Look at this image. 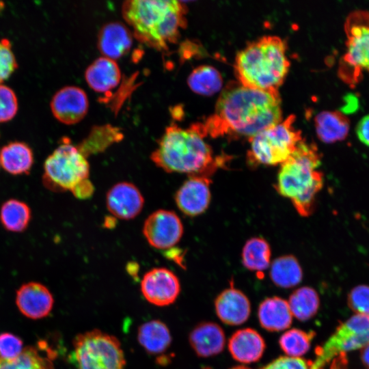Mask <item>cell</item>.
I'll list each match as a JSON object with an SVG mask.
<instances>
[{
	"label": "cell",
	"instance_id": "1",
	"mask_svg": "<svg viewBox=\"0 0 369 369\" xmlns=\"http://www.w3.org/2000/svg\"><path fill=\"white\" fill-rule=\"evenodd\" d=\"M282 118L278 90L254 89L232 81L222 90L214 113L202 126L206 136L250 139Z\"/></svg>",
	"mask_w": 369,
	"mask_h": 369
},
{
	"label": "cell",
	"instance_id": "2",
	"mask_svg": "<svg viewBox=\"0 0 369 369\" xmlns=\"http://www.w3.org/2000/svg\"><path fill=\"white\" fill-rule=\"evenodd\" d=\"M202 124L183 128L167 126L151 154L153 163L168 173H186L209 177L219 166L221 159L214 158Z\"/></svg>",
	"mask_w": 369,
	"mask_h": 369
},
{
	"label": "cell",
	"instance_id": "3",
	"mask_svg": "<svg viewBox=\"0 0 369 369\" xmlns=\"http://www.w3.org/2000/svg\"><path fill=\"white\" fill-rule=\"evenodd\" d=\"M122 13L133 35L159 50L174 43L186 26V8L176 0H129L123 3Z\"/></svg>",
	"mask_w": 369,
	"mask_h": 369
},
{
	"label": "cell",
	"instance_id": "4",
	"mask_svg": "<svg viewBox=\"0 0 369 369\" xmlns=\"http://www.w3.org/2000/svg\"><path fill=\"white\" fill-rule=\"evenodd\" d=\"M320 154L314 144L301 139L290 157L281 164L275 189L289 198L303 217L310 215L317 193L323 185V173L317 170Z\"/></svg>",
	"mask_w": 369,
	"mask_h": 369
},
{
	"label": "cell",
	"instance_id": "5",
	"mask_svg": "<svg viewBox=\"0 0 369 369\" xmlns=\"http://www.w3.org/2000/svg\"><path fill=\"white\" fill-rule=\"evenodd\" d=\"M286 51L285 42L275 36H265L247 44L235 58L238 82L250 88L278 90L290 66Z\"/></svg>",
	"mask_w": 369,
	"mask_h": 369
},
{
	"label": "cell",
	"instance_id": "6",
	"mask_svg": "<svg viewBox=\"0 0 369 369\" xmlns=\"http://www.w3.org/2000/svg\"><path fill=\"white\" fill-rule=\"evenodd\" d=\"M295 120V116L290 115L249 139L248 164L251 167L275 165L286 161L302 139L301 131L293 126Z\"/></svg>",
	"mask_w": 369,
	"mask_h": 369
},
{
	"label": "cell",
	"instance_id": "7",
	"mask_svg": "<svg viewBox=\"0 0 369 369\" xmlns=\"http://www.w3.org/2000/svg\"><path fill=\"white\" fill-rule=\"evenodd\" d=\"M72 346L76 369H125L121 343L112 335L93 329L78 334Z\"/></svg>",
	"mask_w": 369,
	"mask_h": 369
},
{
	"label": "cell",
	"instance_id": "8",
	"mask_svg": "<svg viewBox=\"0 0 369 369\" xmlns=\"http://www.w3.org/2000/svg\"><path fill=\"white\" fill-rule=\"evenodd\" d=\"M90 166L79 148L65 139L44 164V184L55 191H72L88 179Z\"/></svg>",
	"mask_w": 369,
	"mask_h": 369
},
{
	"label": "cell",
	"instance_id": "9",
	"mask_svg": "<svg viewBox=\"0 0 369 369\" xmlns=\"http://www.w3.org/2000/svg\"><path fill=\"white\" fill-rule=\"evenodd\" d=\"M369 344V314H355L341 323L323 345L316 350L310 369H324L334 358Z\"/></svg>",
	"mask_w": 369,
	"mask_h": 369
},
{
	"label": "cell",
	"instance_id": "10",
	"mask_svg": "<svg viewBox=\"0 0 369 369\" xmlns=\"http://www.w3.org/2000/svg\"><path fill=\"white\" fill-rule=\"evenodd\" d=\"M143 234L151 246L166 249L179 242L183 234V226L175 213L160 209L147 217L144 223Z\"/></svg>",
	"mask_w": 369,
	"mask_h": 369
},
{
	"label": "cell",
	"instance_id": "11",
	"mask_svg": "<svg viewBox=\"0 0 369 369\" xmlns=\"http://www.w3.org/2000/svg\"><path fill=\"white\" fill-rule=\"evenodd\" d=\"M141 291L144 298L156 306H166L173 303L180 291L177 276L166 268H154L144 275Z\"/></svg>",
	"mask_w": 369,
	"mask_h": 369
},
{
	"label": "cell",
	"instance_id": "12",
	"mask_svg": "<svg viewBox=\"0 0 369 369\" xmlns=\"http://www.w3.org/2000/svg\"><path fill=\"white\" fill-rule=\"evenodd\" d=\"M89 101L85 92L77 86H66L58 90L51 101L55 118L66 124H74L86 115Z\"/></svg>",
	"mask_w": 369,
	"mask_h": 369
},
{
	"label": "cell",
	"instance_id": "13",
	"mask_svg": "<svg viewBox=\"0 0 369 369\" xmlns=\"http://www.w3.org/2000/svg\"><path fill=\"white\" fill-rule=\"evenodd\" d=\"M210 182L208 176H190L175 195V202L179 210L189 217L203 213L210 202Z\"/></svg>",
	"mask_w": 369,
	"mask_h": 369
},
{
	"label": "cell",
	"instance_id": "14",
	"mask_svg": "<svg viewBox=\"0 0 369 369\" xmlns=\"http://www.w3.org/2000/svg\"><path fill=\"white\" fill-rule=\"evenodd\" d=\"M144 199L133 183L121 182L113 185L106 195L108 210L116 218L132 219L141 211Z\"/></svg>",
	"mask_w": 369,
	"mask_h": 369
},
{
	"label": "cell",
	"instance_id": "15",
	"mask_svg": "<svg viewBox=\"0 0 369 369\" xmlns=\"http://www.w3.org/2000/svg\"><path fill=\"white\" fill-rule=\"evenodd\" d=\"M16 303L26 317L40 319L51 312L54 299L50 290L43 284L31 282L22 285L16 291Z\"/></svg>",
	"mask_w": 369,
	"mask_h": 369
},
{
	"label": "cell",
	"instance_id": "16",
	"mask_svg": "<svg viewBox=\"0 0 369 369\" xmlns=\"http://www.w3.org/2000/svg\"><path fill=\"white\" fill-rule=\"evenodd\" d=\"M215 308L219 319L230 325L244 323L251 312L250 302L247 296L232 287L224 290L217 297Z\"/></svg>",
	"mask_w": 369,
	"mask_h": 369
},
{
	"label": "cell",
	"instance_id": "17",
	"mask_svg": "<svg viewBox=\"0 0 369 369\" xmlns=\"http://www.w3.org/2000/svg\"><path fill=\"white\" fill-rule=\"evenodd\" d=\"M132 44L133 33L122 23H107L99 31L98 48L103 57L115 60L126 55Z\"/></svg>",
	"mask_w": 369,
	"mask_h": 369
},
{
	"label": "cell",
	"instance_id": "18",
	"mask_svg": "<svg viewBox=\"0 0 369 369\" xmlns=\"http://www.w3.org/2000/svg\"><path fill=\"white\" fill-rule=\"evenodd\" d=\"M189 341L197 355L208 357L223 351L226 344V336L222 328L217 323L203 322L191 330Z\"/></svg>",
	"mask_w": 369,
	"mask_h": 369
},
{
	"label": "cell",
	"instance_id": "19",
	"mask_svg": "<svg viewBox=\"0 0 369 369\" xmlns=\"http://www.w3.org/2000/svg\"><path fill=\"white\" fill-rule=\"evenodd\" d=\"M228 349L232 357L241 363L258 361L265 349L263 338L256 330L242 329L234 332L229 339Z\"/></svg>",
	"mask_w": 369,
	"mask_h": 369
},
{
	"label": "cell",
	"instance_id": "20",
	"mask_svg": "<svg viewBox=\"0 0 369 369\" xmlns=\"http://www.w3.org/2000/svg\"><path fill=\"white\" fill-rule=\"evenodd\" d=\"M85 78L93 90L107 93L119 85L122 74L115 60L102 56L89 65L85 72Z\"/></svg>",
	"mask_w": 369,
	"mask_h": 369
},
{
	"label": "cell",
	"instance_id": "21",
	"mask_svg": "<svg viewBox=\"0 0 369 369\" xmlns=\"http://www.w3.org/2000/svg\"><path fill=\"white\" fill-rule=\"evenodd\" d=\"M258 316L260 325L269 331L284 330L292 321L288 301L278 297L263 300L259 305Z\"/></svg>",
	"mask_w": 369,
	"mask_h": 369
},
{
	"label": "cell",
	"instance_id": "22",
	"mask_svg": "<svg viewBox=\"0 0 369 369\" xmlns=\"http://www.w3.org/2000/svg\"><path fill=\"white\" fill-rule=\"evenodd\" d=\"M54 355L42 342L36 346L25 347L22 353L13 359L0 358V369H54Z\"/></svg>",
	"mask_w": 369,
	"mask_h": 369
},
{
	"label": "cell",
	"instance_id": "23",
	"mask_svg": "<svg viewBox=\"0 0 369 369\" xmlns=\"http://www.w3.org/2000/svg\"><path fill=\"white\" fill-rule=\"evenodd\" d=\"M345 62L355 68L369 72V26L353 25L348 31Z\"/></svg>",
	"mask_w": 369,
	"mask_h": 369
},
{
	"label": "cell",
	"instance_id": "24",
	"mask_svg": "<svg viewBox=\"0 0 369 369\" xmlns=\"http://www.w3.org/2000/svg\"><path fill=\"white\" fill-rule=\"evenodd\" d=\"M137 340L148 353L158 355L169 347L172 336L169 328L163 322L152 320L139 327Z\"/></svg>",
	"mask_w": 369,
	"mask_h": 369
},
{
	"label": "cell",
	"instance_id": "25",
	"mask_svg": "<svg viewBox=\"0 0 369 369\" xmlns=\"http://www.w3.org/2000/svg\"><path fill=\"white\" fill-rule=\"evenodd\" d=\"M33 163L32 150L23 142H11L0 150V165L11 174L28 173Z\"/></svg>",
	"mask_w": 369,
	"mask_h": 369
},
{
	"label": "cell",
	"instance_id": "26",
	"mask_svg": "<svg viewBox=\"0 0 369 369\" xmlns=\"http://www.w3.org/2000/svg\"><path fill=\"white\" fill-rule=\"evenodd\" d=\"M318 137L325 143H334L344 139L348 133V120L338 111H322L315 118Z\"/></svg>",
	"mask_w": 369,
	"mask_h": 369
},
{
	"label": "cell",
	"instance_id": "27",
	"mask_svg": "<svg viewBox=\"0 0 369 369\" xmlns=\"http://www.w3.org/2000/svg\"><path fill=\"white\" fill-rule=\"evenodd\" d=\"M270 277L276 286L288 288L301 282L303 271L297 258L286 255L274 260L271 265Z\"/></svg>",
	"mask_w": 369,
	"mask_h": 369
},
{
	"label": "cell",
	"instance_id": "28",
	"mask_svg": "<svg viewBox=\"0 0 369 369\" xmlns=\"http://www.w3.org/2000/svg\"><path fill=\"white\" fill-rule=\"evenodd\" d=\"M292 316L305 321L317 313L320 299L317 292L312 288L303 286L295 290L288 301Z\"/></svg>",
	"mask_w": 369,
	"mask_h": 369
},
{
	"label": "cell",
	"instance_id": "29",
	"mask_svg": "<svg viewBox=\"0 0 369 369\" xmlns=\"http://www.w3.org/2000/svg\"><path fill=\"white\" fill-rule=\"evenodd\" d=\"M222 77L219 72L211 66H200L192 70L187 78V84L195 93L210 96L222 87Z\"/></svg>",
	"mask_w": 369,
	"mask_h": 369
},
{
	"label": "cell",
	"instance_id": "30",
	"mask_svg": "<svg viewBox=\"0 0 369 369\" xmlns=\"http://www.w3.org/2000/svg\"><path fill=\"white\" fill-rule=\"evenodd\" d=\"M31 219V210L25 202L10 199L0 209V221L5 229L14 232L25 230Z\"/></svg>",
	"mask_w": 369,
	"mask_h": 369
},
{
	"label": "cell",
	"instance_id": "31",
	"mask_svg": "<svg viewBox=\"0 0 369 369\" xmlns=\"http://www.w3.org/2000/svg\"><path fill=\"white\" fill-rule=\"evenodd\" d=\"M241 256L245 267L251 271H263L270 264L271 248L264 238L254 237L245 243Z\"/></svg>",
	"mask_w": 369,
	"mask_h": 369
},
{
	"label": "cell",
	"instance_id": "32",
	"mask_svg": "<svg viewBox=\"0 0 369 369\" xmlns=\"http://www.w3.org/2000/svg\"><path fill=\"white\" fill-rule=\"evenodd\" d=\"M315 333L291 329L281 336L279 344L282 351L289 357H300L310 349Z\"/></svg>",
	"mask_w": 369,
	"mask_h": 369
},
{
	"label": "cell",
	"instance_id": "33",
	"mask_svg": "<svg viewBox=\"0 0 369 369\" xmlns=\"http://www.w3.org/2000/svg\"><path fill=\"white\" fill-rule=\"evenodd\" d=\"M347 303L357 314H369V286L358 285L348 293Z\"/></svg>",
	"mask_w": 369,
	"mask_h": 369
},
{
	"label": "cell",
	"instance_id": "34",
	"mask_svg": "<svg viewBox=\"0 0 369 369\" xmlns=\"http://www.w3.org/2000/svg\"><path fill=\"white\" fill-rule=\"evenodd\" d=\"M18 109L17 98L14 91L0 84V122L11 120Z\"/></svg>",
	"mask_w": 369,
	"mask_h": 369
},
{
	"label": "cell",
	"instance_id": "35",
	"mask_svg": "<svg viewBox=\"0 0 369 369\" xmlns=\"http://www.w3.org/2000/svg\"><path fill=\"white\" fill-rule=\"evenodd\" d=\"M20 338L11 333L0 334V358L10 360L18 357L23 350Z\"/></svg>",
	"mask_w": 369,
	"mask_h": 369
},
{
	"label": "cell",
	"instance_id": "36",
	"mask_svg": "<svg viewBox=\"0 0 369 369\" xmlns=\"http://www.w3.org/2000/svg\"><path fill=\"white\" fill-rule=\"evenodd\" d=\"M17 63L8 39L0 40V84L15 70Z\"/></svg>",
	"mask_w": 369,
	"mask_h": 369
},
{
	"label": "cell",
	"instance_id": "37",
	"mask_svg": "<svg viewBox=\"0 0 369 369\" xmlns=\"http://www.w3.org/2000/svg\"><path fill=\"white\" fill-rule=\"evenodd\" d=\"M261 369H310V364L301 357H279Z\"/></svg>",
	"mask_w": 369,
	"mask_h": 369
},
{
	"label": "cell",
	"instance_id": "38",
	"mask_svg": "<svg viewBox=\"0 0 369 369\" xmlns=\"http://www.w3.org/2000/svg\"><path fill=\"white\" fill-rule=\"evenodd\" d=\"M356 133L359 139L365 145L369 146V115L364 116L359 122Z\"/></svg>",
	"mask_w": 369,
	"mask_h": 369
},
{
	"label": "cell",
	"instance_id": "39",
	"mask_svg": "<svg viewBox=\"0 0 369 369\" xmlns=\"http://www.w3.org/2000/svg\"><path fill=\"white\" fill-rule=\"evenodd\" d=\"M93 185L88 179L83 180L71 191L78 198H87L93 193Z\"/></svg>",
	"mask_w": 369,
	"mask_h": 369
},
{
	"label": "cell",
	"instance_id": "40",
	"mask_svg": "<svg viewBox=\"0 0 369 369\" xmlns=\"http://www.w3.org/2000/svg\"><path fill=\"white\" fill-rule=\"evenodd\" d=\"M360 357L362 364L366 368L369 369V344L361 348L360 352Z\"/></svg>",
	"mask_w": 369,
	"mask_h": 369
},
{
	"label": "cell",
	"instance_id": "41",
	"mask_svg": "<svg viewBox=\"0 0 369 369\" xmlns=\"http://www.w3.org/2000/svg\"><path fill=\"white\" fill-rule=\"evenodd\" d=\"M230 369H251V368L244 366H238L232 367Z\"/></svg>",
	"mask_w": 369,
	"mask_h": 369
},
{
	"label": "cell",
	"instance_id": "42",
	"mask_svg": "<svg viewBox=\"0 0 369 369\" xmlns=\"http://www.w3.org/2000/svg\"><path fill=\"white\" fill-rule=\"evenodd\" d=\"M331 369H341V368L336 366L332 367Z\"/></svg>",
	"mask_w": 369,
	"mask_h": 369
}]
</instances>
